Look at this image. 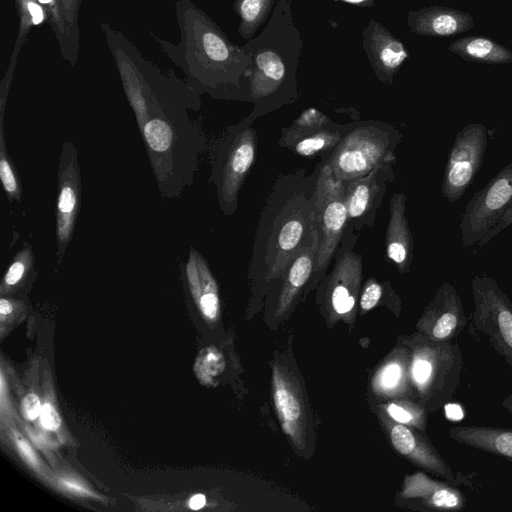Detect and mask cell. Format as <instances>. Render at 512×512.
Wrapping results in <instances>:
<instances>
[{"instance_id": "39", "label": "cell", "mask_w": 512, "mask_h": 512, "mask_svg": "<svg viewBox=\"0 0 512 512\" xmlns=\"http://www.w3.org/2000/svg\"><path fill=\"white\" fill-rule=\"evenodd\" d=\"M18 444L25 456L31 461L34 460V453L32 449L23 441H19Z\"/></svg>"}, {"instance_id": "24", "label": "cell", "mask_w": 512, "mask_h": 512, "mask_svg": "<svg viewBox=\"0 0 512 512\" xmlns=\"http://www.w3.org/2000/svg\"><path fill=\"white\" fill-rule=\"evenodd\" d=\"M332 123L328 116L320 110L313 107L307 108L294 120L290 127L283 129L280 141L326 127Z\"/></svg>"}, {"instance_id": "38", "label": "cell", "mask_w": 512, "mask_h": 512, "mask_svg": "<svg viewBox=\"0 0 512 512\" xmlns=\"http://www.w3.org/2000/svg\"><path fill=\"white\" fill-rule=\"evenodd\" d=\"M13 311V305L12 303L5 298H2L0 300V313L2 315H8Z\"/></svg>"}, {"instance_id": "40", "label": "cell", "mask_w": 512, "mask_h": 512, "mask_svg": "<svg viewBox=\"0 0 512 512\" xmlns=\"http://www.w3.org/2000/svg\"><path fill=\"white\" fill-rule=\"evenodd\" d=\"M65 483H66V485L68 487L73 488L74 490H77V491H82L83 490L81 486H79V485H77V484H75L73 482H65Z\"/></svg>"}, {"instance_id": "34", "label": "cell", "mask_w": 512, "mask_h": 512, "mask_svg": "<svg viewBox=\"0 0 512 512\" xmlns=\"http://www.w3.org/2000/svg\"><path fill=\"white\" fill-rule=\"evenodd\" d=\"M446 416L451 420H460L463 418V412L459 405L448 404L445 407Z\"/></svg>"}, {"instance_id": "26", "label": "cell", "mask_w": 512, "mask_h": 512, "mask_svg": "<svg viewBox=\"0 0 512 512\" xmlns=\"http://www.w3.org/2000/svg\"><path fill=\"white\" fill-rule=\"evenodd\" d=\"M383 294L382 285L374 278H369L362 289L360 295V309L362 312H368L373 309L380 301Z\"/></svg>"}, {"instance_id": "3", "label": "cell", "mask_w": 512, "mask_h": 512, "mask_svg": "<svg viewBox=\"0 0 512 512\" xmlns=\"http://www.w3.org/2000/svg\"><path fill=\"white\" fill-rule=\"evenodd\" d=\"M400 133L386 123L367 122L347 131L325 161L336 180L347 182L394 163Z\"/></svg>"}, {"instance_id": "6", "label": "cell", "mask_w": 512, "mask_h": 512, "mask_svg": "<svg viewBox=\"0 0 512 512\" xmlns=\"http://www.w3.org/2000/svg\"><path fill=\"white\" fill-rule=\"evenodd\" d=\"M512 207V162L467 202L459 224L464 247L480 243Z\"/></svg>"}, {"instance_id": "21", "label": "cell", "mask_w": 512, "mask_h": 512, "mask_svg": "<svg viewBox=\"0 0 512 512\" xmlns=\"http://www.w3.org/2000/svg\"><path fill=\"white\" fill-rule=\"evenodd\" d=\"M276 0H236L235 11L240 16L239 34L244 40L253 38L270 18Z\"/></svg>"}, {"instance_id": "13", "label": "cell", "mask_w": 512, "mask_h": 512, "mask_svg": "<svg viewBox=\"0 0 512 512\" xmlns=\"http://www.w3.org/2000/svg\"><path fill=\"white\" fill-rule=\"evenodd\" d=\"M407 24L419 36L451 37L471 30L475 21L471 14L441 5L410 10Z\"/></svg>"}, {"instance_id": "23", "label": "cell", "mask_w": 512, "mask_h": 512, "mask_svg": "<svg viewBox=\"0 0 512 512\" xmlns=\"http://www.w3.org/2000/svg\"><path fill=\"white\" fill-rule=\"evenodd\" d=\"M34 265L33 247L31 244L25 243L10 262L3 277V287H6V289L17 287L33 271Z\"/></svg>"}, {"instance_id": "9", "label": "cell", "mask_w": 512, "mask_h": 512, "mask_svg": "<svg viewBox=\"0 0 512 512\" xmlns=\"http://www.w3.org/2000/svg\"><path fill=\"white\" fill-rule=\"evenodd\" d=\"M356 235L346 227L341 247L335 253V265L326 278L325 306L335 316L353 313L363 277V261L353 252Z\"/></svg>"}, {"instance_id": "31", "label": "cell", "mask_w": 512, "mask_h": 512, "mask_svg": "<svg viewBox=\"0 0 512 512\" xmlns=\"http://www.w3.org/2000/svg\"><path fill=\"white\" fill-rule=\"evenodd\" d=\"M22 413L28 420L36 419L41 412L42 406L35 394H27L22 400Z\"/></svg>"}, {"instance_id": "16", "label": "cell", "mask_w": 512, "mask_h": 512, "mask_svg": "<svg viewBox=\"0 0 512 512\" xmlns=\"http://www.w3.org/2000/svg\"><path fill=\"white\" fill-rule=\"evenodd\" d=\"M183 264L185 279L201 312L207 319H215L220 309L218 286L206 259L191 246L188 259Z\"/></svg>"}, {"instance_id": "41", "label": "cell", "mask_w": 512, "mask_h": 512, "mask_svg": "<svg viewBox=\"0 0 512 512\" xmlns=\"http://www.w3.org/2000/svg\"><path fill=\"white\" fill-rule=\"evenodd\" d=\"M41 3H49L51 0H38Z\"/></svg>"}, {"instance_id": "8", "label": "cell", "mask_w": 512, "mask_h": 512, "mask_svg": "<svg viewBox=\"0 0 512 512\" xmlns=\"http://www.w3.org/2000/svg\"><path fill=\"white\" fill-rule=\"evenodd\" d=\"M57 180L56 264L59 267L73 237L81 208V173L78 152L72 141H65L62 144Z\"/></svg>"}, {"instance_id": "15", "label": "cell", "mask_w": 512, "mask_h": 512, "mask_svg": "<svg viewBox=\"0 0 512 512\" xmlns=\"http://www.w3.org/2000/svg\"><path fill=\"white\" fill-rule=\"evenodd\" d=\"M386 230V255L400 273L408 272L413 260V237L406 218V195L395 193L390 199Z\"/></svg>"}, {"instance_id": "33", "label": "cell", "mask_w": 512, "mask_h": 512, "mask_svg": "<svg viewBox=\"0 0 512 512\" xmlns=\"http://www.w3.org/2000/svg\"><path fill=\"white\" fill-rule=\"evenodd\" d=\"M512 226V207L507 210L504 215L501 217L497 225L490 230L487 236L479 243L481 246L487 244L493 237L499 234L504 229Z\"/></svg>"}, {"instance_id": "14", "label": "cell", "mask_w": 512, "mask_h": 512, "mask_svg": "<svg viewBox=\"0 0 512 512\" xmlns=\"http://www.w3.org/2000/svg\"><path fill=\"white\" fill-rule=\"evenodd\" d=\"M318 256V234L314 230L312 237L302 246L297 256L288 266L279 290L275 315L283 316L292 307L303 288L314 277Z\"/></svg>"}, {"instance_id": "2", "label": "cell", "mask_w": 512, "mask_h": 512, "mask_svg": "<svg viewBox=\"0 0 512 512\" xmlns=\"http://www.w3.org/2000/svg\"><path fill=\"white\" fill-rule=\"evenodd\" d=\"M302 47L291 1L277 0L264 28L243 46L249 58V99L254 103L249 119L298 98L297 71Z\"/></svg>"}, {"instance_id": "12", "label": "cell", "mask_w": 512, "mask_h": 512, "mask_svg": "<svg viewBox=\"0 0 512 512\" xmlns=\"http://www.w3.org/2000/svg\"><path fill=\"white\" fill-rule=\"evenodd\" d=\"M362 45L377 78L391 85L409 57L404 43L382 23L371 19L362 31Z\"/></svg>"}, {"instance_id": "30", "label": "cell", "mask_w": 512, "mask_h": 512, "mask_svg": "<svg viewBox=\"0 0 512 512\" xmlns=\"http://www.w3.org/2000/svg\"><path fill=\"white\" fill-rule=\"evenodd\" d=\"M40 420L42 426L48 430H56L61 424L57 411L49 403H45L42 406Z\"/></svg>"}, {"instance_id": "29", "label": "cell", "mask_w": 512, "mask_h": 512, "mask_svg": "<svg viewBox=\"0 0 512 512\" xmlns=\"http://www.w3.org/2000/svg\"><path fill=\"white\" fill-rule=\"evenodd\" d=\"M430 504L437 508H454L458 505L459 500L457 495L446 488L435 490L428 498Z\"/></svg>"}, {"instance_id": "19", "label": "cell", "mask_w": 512, "mask_h": 512, "mask_svg": "<svg viewBox=\"0 0 512 512\" xmlns=\"http://www.w3.org/2000/svg\"><path fill=\"white\" fill-rule=\"evenodd\" d=\"M450 434L459 442L512 460V431L459 427L451 429Z\"/></svg>"}, {"instance_id": "7", "label": "cell", "mask_w": 512, "mask_h": 512, "mask_svg": "<svg viewBox=\"0 0 512 512\" xmlns=\"http://www.w3.org/2000/svg\"><path fill=\"white\" fill-rule=\"evenodd\" d=\"M487 144V129L481 123H470L456 135L441 185L442 194L450 203L458 201L473 183L482 166Z\"/></svg>"}, {"instance_id": "36", "label": "cell", "mask_w": 512, "mask_h": 512, "mask_svg": "<svg viewBox=\"0 0 512 512\" xmlns=\"http://www.w3.org/2000/svg\"><path fill=\"white\" fill-rule=\"evenodd\" d=\"M205 502H206L205 496L202 494H197V495H194L189 500V507L193 510H198L205 505Z\"/></svg>"}, {"instance_id": "5", "label": "cell", "mask_w": 512, "mask_h": 512, "mask_svg": "<svg viewBox=\"0 0 512 512\" xmlns=\"http://www.w3.org/2000/svg\"><path fill=\"white\" fill-rule=\"evenodd\" d=\"M255 130L246 125L224 139L216 153L211 181L217 189L219 207L226 215L237 208L239 190L256 156Z\"/></svg>"}, {"instance_id": "35", "label": "cell", "mask_w": 512, "mask_h": 512, "mask_svg": "<svg viewBox=\"0 0 512 512\" xmlns=\"http://www.w3.org/2000/svg\"><path fill=\"white\" fill-rule=\"evenodd\" d=\"M28 10L32 15L34 24H39L43 19L41 8L37 4L30 2L28 3Z\"/></svg>"}, {"instance_id": "17", "label": "cell", "mask_w": 512, "mask_h": 512, "mask_svg": "<svg viewBox=\"0 0 512 512\" xmlns=\"http://www.w3.org/2000/svg\"><path fill=\"white\" fill-rule=\"evenodd\" d=\"M390 441L394 449L414 464L442 476H447L444 463L427 444L405 424L391 423Z\"/></svg>"}, {"instance_id": "20", "label": "cell", "mask_w": 512, "mask_h": 512, "mask_svg": "<svg viewBox=\"0 0 512 512\" xmlns=\"http://www.w3.org/2000/svg\"><path fill=\"white\" fill-rule=\"evenodd\" d=\"M344 127L343 125L332 123L326 127L300 134L279 143L297 155L311 157L324 151L333 150L347 132L343 130Z\"/></svg>"}, {"instance_id": "28", "label": "cell", "mask_w": 512, "mask_h": 512, "mask_svg": "<svg viewBox=\"0 0 512 512\" xmlns=\"http://www.w3.org/2000/svg\"><path fill=\"white\" fill-rule=\"evenodd\" d=\"M457 324V317L451 309L444 312L435 323L433 336L436 338H445L450 335Z\"/></svg>"}, {"instance_id": "25", "label": "cell", "mask_w": 512, "mask_h": 512, "mask_svg": "<svg viewBox=\"0 0 512 512\" xmlns=\"http://www.w3.org/2000/svg\"><path fill=\"white\" fill-rule=\"evenodd\" d=\"M402 376V366L396 361H390L376 372L372 386L379 394H391L399 387Z\"/></svg>"}, {"instance_id": "4", "label": "cell", "mask_w": 512, "mask_h": 512, "mask_svg": "<svg viewBox=\"0 0 512 512\" xmlns=\"http://www.w3.org/2000/svg\"><path fill=\"white\" fill-rule=\"evenodd\" d=\"M315 218L318 234V256L314 278L322 276L335 256L348 224L343 182L333 176L324 162L315 186Z\"/></svg>"}, {"instance_id": "18", "label": "cell", "mask_w": 512, "mask_h": 512, "mask_svg": "<svg viewBox=\"0 0 512 512\" xmlns=\"http://www.w3.org/2000/svg\"><path fill=\"white\" fill-rule=\"evenodd\" d=\"M448 50L460 58L477 63L507 64L512 62V51L482 36H466L452 41Z\"/></svg>"}, {"instance_id": "22", "label": "cell", "mask_w": 512, "mask_h": 512, "mask_svg": "<svg viewBox=\"0 0 512 512\" xmlns=\"http://www.w3.org/2000/svg\"><path fill=\"white\" fill-rule=\"evenodd\" d=\"M0 178L3 189L9 201L20 202L22 189L14 166L7 149L4 134V115L1 113L0 119Z\"/></svg>"}, {"instance_id": "32", "label": "cell", "mask_w": 512, "mask_h": 512, "mask_svg": "<svg viewBox=\"0 0 512 512\" xmlns=\"http://www.w3.org/2000/svg\"><path fill=\"white\" fill-rule=\"evenodd\" d=\"M432 365L426 359L418 358L413 363L412 374L418 384L425 383L430 377Z\"/></svg>"}, {"instance_id": "10", "label": "cell", "mask_w": 512, "mask_h": 512, "mask_svg": "<svg viewBox=\"0 0 512 512\" xmlns=\"http://www.w3.org/2000/svg\"><path fill=\"white\" fill-rule=\"evenodd\" d=\"M272 391L275 409L283 432L299 449L308 439V411L297 381L279 363L272 370Z\"/></svg>"}, {"instance_id": "1", "label": "cell", "mask_w": 512, "mask_h": 512, "mask_svg": "<svg viewBox=\"0 0 512 512\" xmlns=\"http://www.w3.org/2000/svg\"><path fill=\"white\" fill-rule=\"evenodd\" d=\"M317 176L306 179L297 174L277 181L261 215L251 259V274L260 283L280 280L312 237Z\"/></svg>"}, {"instance_id": "11", "label": "cell", "mask_w": 512, "mask_h": 512, "mask_svg": "<svg viewBox=\"0 0 512 512\" xmlns=\"http://www.w3.org/2000/svg\"><path fill=\"white\" fill-rule=\"evenodd\" d=\"M392 166L393 163L380 166L362 178L343 182L348 223L353 224L352 229L356 222L373 226L386 184L394 179Z\"/></svg>"}, {"instance_id": "27", "label": "cell", "mask_w": 512, "mask_h": 512, "mask_svg": "<svg viewBox=\"0 0 512 512\" xmlns=\"http://www.w3.org/2000/svg\"><path fill=\"white\" fill-rule=\"evenodd\" d=\"M383 409L394 422L401 424H411L416 415L412 407L402 403L391 402L385 404Z\"/></svg>"}, {"instance_id": "37", "label": "cell", "mask_w": 512, "mask_h": 512, "mask_svg": "<svg viewBox=\"0 0 512 512\" xmlns=\"http://www.w3.org/2000/svg\"><path fill=\"white\" fill-rule=\"evenodd\" d=\"M355 5L360 8H370L374 5L375 0H333Z\"/></svg>"}]
</instances>
